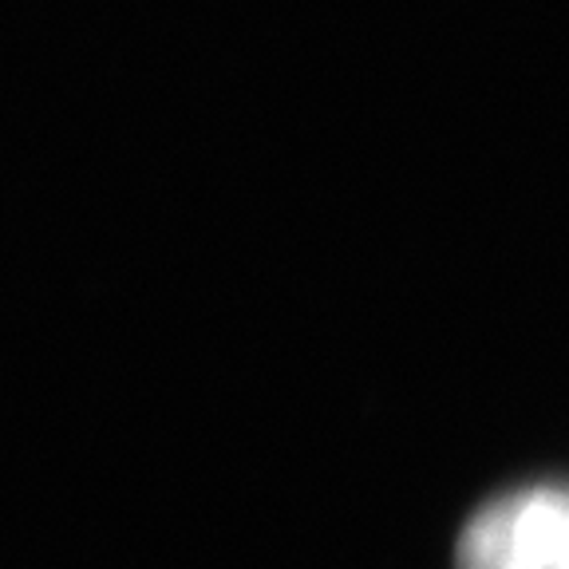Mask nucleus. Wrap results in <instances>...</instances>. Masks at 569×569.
Returning <instances> with one entry per match:
<instances>
[{
  "instance_id": "1",
  "label": "nucleus",
  "mask_w": 569,
  "mask_h": 569,
  "mask_svg": "<svg viewBox=\"0 0 569 569\" xmlns=\"http://www.w3.org/2000/svg\"><path fill=\"white\" fill-rule=\"evenodd\" d=\"M459 569H569V487H522L462 526Z\"/></svg>"
}]
</instances>
